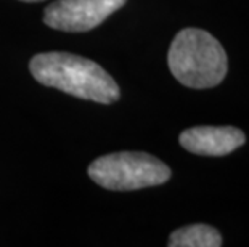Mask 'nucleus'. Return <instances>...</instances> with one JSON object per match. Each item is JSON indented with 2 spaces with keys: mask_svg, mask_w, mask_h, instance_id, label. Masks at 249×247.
I'll return each instance as SVG.
<instances>
[{
  "mask_svg": "<svg viewBox=\"0 0 249 247\" xmlns=\"http://www.w3.org/2000/svg\"><path fill=\"white\" fill-rule=\"evenodd\" d=\"M29 69L37 82L72 97L102 104L119 99V87L114 79L87 58L63 51L40 53L31 60Z\"/></svg>",
  "mask_w": 249,
  "mask_h": 247,
  "instance_id": "1",
  "label": "nucleus"
},
{
  "mask_svg": "<svg viewBox=\"0 0 249 247\" xmlns=\"http://www.w3.org/2000/svg\"><path fill=\"white\" fill-rule=\"evenodd\" d=\"M167 65L185 87L211 88L219 85L227 74V53L209 33L188 28L174 37Z\"/></svg>",
  "mask_w": 249,
  "mask_h": 247,
  "instance_id": "2",
  "label": "nucleus"
},
{
  "mask_svg": "<svg viewBox=\"0 0 249 247\" xmlns=\"http://www.w3.org/2000/svg\"><path fill=\"white\" fill-rule=\"evenodd\" d=\"M89 177L113 191H134L158 186L171 178V169L146 152H114L102 156L89 165Z\"/></svg>",
  "mask_w": 249,
  "mask_h": 247,
  "instance_id": "3",
  "label": "nucleus"
},
{
  "mask_svg": "<svg viewBox=\"0 0 249 247\" xmlns=\"http://www.w3.org/2000/svg\"><path fill=\"white\" fill-rule=\"evenodd\" d=\"M127 0H56L45 8L44 23L65 33H87L124 7Z\"/></svg>",
  "mask_w": 249,
  "mask_h": 247,
  "instance_id": "4",
  "label": "nucleus"
},
{
  "mask_svg": "<svg viewBox=\"0 0 249 247\" xmlns=\"http://www.w3.org/2000/svg\"><path fill=\"white\" fill-rule=\"evenodd\" d=\"M180 145L201 156H225L246 141L245 133L236 127H193L182 132Z\"/></svg>",
  "mask_w": 249,
  "mask_h": 247,
  "instance_id": "5",
  "label": "nucleus"
},
{
  "mask_svg": "<svg viewBox=\"0 0 249 247\" xmlns=\"http://www.w3.org/2000/svg\"><path fill=\"white\" fill-rule=\"evenodd\" d=\"M167 244L171 247H220L222 236L209 225H188L174 231Z\"/></svg>",
  "mask_w": 249,
  "mask_h": 247,
  "instance_id": "6",
  "label": "nucleus"
},
{
  "mask_svg": "<svg viewBox=\"0 0 249 247\" xmlns=\"http://www.w3.org/2000/svg\"><path fill=\"white\" fill-rule=\"evenodd\" d=\"M21 2H42V0H21Z\"/></svg>",
  "mask_w": 249,
  "mask_h": 247,
  "instance_id": "7",
  "label": "nucleus"
}]
</instances>
